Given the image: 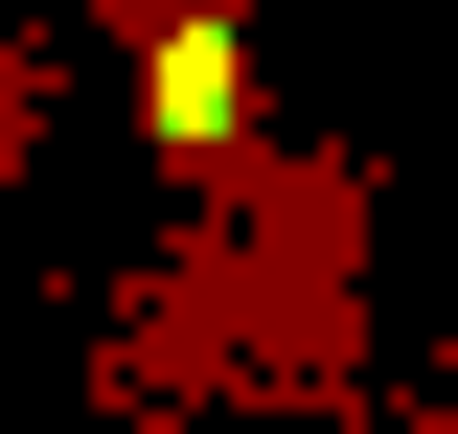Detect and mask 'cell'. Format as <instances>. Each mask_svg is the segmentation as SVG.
Here are the masks:
<instances>
[{"mask_svg": "<svg viewBox=\"0 0 458 434\" xmlns=\"http://www.w3.org/2000/svg\"><path fill=\"white\" fill-rule=\"evenodd\" d=\"M229 114H252V69H229V0H161V138L207 161Z\"/></svg>", "mask_w": 458, "mask_h": 434, "instance_id": "1", "label": "cell"}]
</instances>
